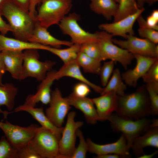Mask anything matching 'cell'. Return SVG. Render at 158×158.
<instances>
[{
    "label": "cell",
    "instance_id": "6da1fadb",
    "mask_svg": "<svg viewBox=\"0 0 158 158\" xmlns=\"http://www.w3.org/2000/svg\"><path fill=\"white\" fill-rule=\"evenodd\" d=\"M115 112L121 116L133 120L150 115V103L145 85L139 86L133 93L117 95Z\"/></svg>",
    "mask_w": 158,
    "mask_h": 158
},
{
    "label": "cell",
    "instance_id": "7a4b0ae2",
    "mask_svg": "<svg viewBox=\"0 0 158 158\" xmlns=\"http://www.w3.org/2000/svg\"><path fill=\"white\" fill-rule=\"evenodd\" d=\"M0 15L7 20L15 38L28 42L37 22L29 12L21 9L10 0H6L0 8Z\"/></svg>",
    "mask_w": 158,
    "mask_h": 158
},
{
    "label": "cell",
    "instance_id": "3957f363",
    "mask_svg": "<svg viewBox=\"0 0 158 158\" xmlns=\"http://www.w3.org/2000/svg\"><path fill=\"white\" fill-rule=\"evenodd\" d=\"M73 0H40L35 19L47 28L60 21L70 11Z\"/></svg>",
    "mask_w": 158,
    "mask_h": 158
},
{
    "label": "cell",
    "instance_id": "277c9868",
    "mask_svg": "<svg viewBox=\"0 0 158 158\" xmlns=\"http://www.w3.org/2000/svg\"><path fill=\"white\" fill-rule=\"evenodd\" d=\"M107 120L110 122L114 130L121 132L125 136L129 150L134 140L150 128L151 122V120L146 117L133 120L123 117L116 113L112 114Z\"/></svg>",
    "mask_w": 158,
    "mask_h": 158
},
{
    "label": "cell",
    "instance_id": "5b68a950",
    "mask_svg": "<svg viewBox=\"0 0 158 158\" xmlns=\"http://www.w3.org/2000/svg\"><path fill=\"white\" fill-rule=\"evenodd\" d=\"M38 50L30 49L25 50L23 52V61L19 80L31 77L41 81L45 78L47 73L55 65L56 62L53 61H40Z\"/></svg>",
    "mask_w": 158,
    "mask_h": 158
},
{
    "label": "cell",
    "instance_id": "8992f818",
    "mask_svg": "<svg viewBox=\"0 0 158 158\" xmlns=\"http://www.w3.org/2000/svg\"><path fill=\"white\" fill-rule=\"evenodd\" d=\"M102 61L110 59L120 63L125 70L134 59L133 54L112 42V35L104 31L97 32Z\"/></svg>",
    "mask_w": 158,
    "mask_h": 158
},
{
    "label": "cell",
    "instance_id": "52a82bcc",
    "mask_svg": "<svg viewBox=\"0 0 158 158\" xmlns=\"http://www.w3.org/2000/svg\"><path fill=\"white\" fill-rule=\"evenodd\" d=\"M59 141L53 132L41 126L29 143L41 158H57L59 154Z\"/></svg>",
    "mask_w": 158,
    "mask_h": 158
},
{
    "label": "cell",
    "instance_id": "ba28073f",
    "mask_svg": "<svg viewBox=\"0 0 158 158\" xmlns=\"http://www.w3.org/2000/svg\"><path fill=\"white\" fill-rule=\"evenodd\" d=\"M80 15L75 13H69L60 21L59 27L62 33L69 35L73 44H82L92 41H97V32L94 33H90L83 29L78 23L80 20Z\"/></svg>",
    "mask_w": 158,
    "mask_h": 158
},
{
    "label": "cell",
    "instance_id": "9c48e42d",
    "mask_svg": "<svg viewBox=\"0 0 158 158\" xmlns=\"http://www.w3.org/2000/svg\"><path fill=\"white\" fill-rule=\"evenodd\" d=\"M75 112L69 113L65 126L59 140V154L57 158H70L75 148L77 129L83 125L81 121H76Z\"/></svg>",
    "mask_w": 158,
    "mask_h": 158
},
{
    "label": "cell",
    "instance_id": "30bf717a",
    "mask_svg": "<svg viewBox=\"0 0 158 158\" xmlns=\"http://www.w3.org/2000/svg\"><path fill=\"white\" fill-rule=\"evenodd\" d=\"M39 127L36 124L23 127L7 120L5 122L0 121V128L7 139L18 149L29 143Z\"/></svg>",
    "mask_w": 158,
    "mask_h": 158
},
{
    "label": "cell",
    "instance_id": "8fae6325",
    "mask_svg": "<svg viewBox=\"0 0 158 158\" xmlns=\"http://www.w3.org/2000/svg\"><path fill=\"white\" fill-rule=\"evenodd\" d=\"M115 44L133 54L158 58V46L149 40L128 35L126 40L112 39Z\"/></svg>",
    "mask_w": 158,
    "mask_h": 158
},
{
    "label": "cell",
    "instance_id": "7c38bea8",
    "mask_svg": "<svg viewBox=\"0 0 158 158\" xmlns=\"http://www.w3.org/2000/svg\"><path fill=\"white\" fill-rule=\"evenodd\" d=\"M49 106L45 114L51 122L56 127H62L64 120L71 108L66 98L63 97L59 89L51 90Z\"/></svg>",
    "mask_w": 158,
    "mask_h": 158
},
{
    "label": "cell",
    "instance_id": "4fadbf2b",
    "mask_svg": "<svg viewBox=\"0 0 158 158\" xmlns=\"http://www.w3.org/2000/svg\"><path fill=\"white\" fill-rule=\"evenodd\" d=\"M143 7L139 8L135 13L112 23L100 24L99 28L113 36H120L126 39L128 35H134L133 27L138 17L145 11Z\"/></svg>",
    "mask_w": 158,
    "mask_h": 158
},
{
    "label": "cell",
    "instance_id": "5bb4252c",
    "mask_svg": "<svg viewBox=\"0 0 158 158\" xmlns=\"http://www.w3.org/2000/svg\"><path fill=\"white\" fill-rule=\"evenodd\" d=\"M86 141L88 147V151L97 156L113 154H118L121 158L131 157L129 150L127 147L126 140L122 134L116 142L106 144H96L90 138H87Z\"/></svg>",
    "mask_w": 158,
    "mask_h": 158
},
{
    "label": "cell",
    "instance_id": "9a60e30c",
    "mask_svg": "<svg viewBox=\"0 0 158 158\" xmlns=\"http://www.w3.org/2000/svg\"><path fill=\"white\" fill-rule=\"evenodd\" d=\"M136 64L133 69H129L121 74L122 78L126 84L136 87L138 80L144 75L158 58L152 57L138 54H133Z\"/></svg>",
    "mask_w": 158,
    "mask_h": 158
},
{
    "label": "cell",
    "instance_id": "2e32d148",
    "mask_svg": "<svg viewBox=\"0 0 158 158\" xmlns=\"http://www.w3.org/2000/svg\"><path fill=\"white\" fill-rule=\"evenodd\" d=\"M56 71L51 70L47 73L45 78L38 86L36 92L28 95L24 104L34 107L39 102L44 104H49L51 98V87L56 80Z\"/></svg>",
    "mask_w": 158,
    "mask_h": 158
},
{
    "label": "cell",
    "instance_id": "e0dca14e",
    "mask_svg": "<svg viewBox=\"0 0 158 158\" xmlns=\"http://www.w3.org/2000/svg\"><path fill=\"white\" fill-rule=\"evenodd\" d=\"M117 95L114 91L107 92L97 97L91 99L96 107L99 121L107 120L115 111L117 105Z\"/></svg>",
    "mask_w": 158,
    "mask_h": 158
},
{
    "label": "cell",
    "instance_id": "ac0fdd59",
    "mask_svg": "<svg viewBox=\"0 0 158 158\" xmlns=\"http://www.w3.org/2000/svg\"><path fill=\"white\" fill-rule=\"evenodd\" d=\"M28 42L60 48L62 45L70 46L73 44L71 41L58 39L51 35L47 28L37 21L32 34Z\"/></svg>",
    "mask_w": 158,
    "mask_h": 158
},
{
    "label": "cell",
    "instance_id": "d6986e66",
    "mask_svg": "<svg viewBox=\"0 0 158 158\" xmlns=\"http://www.w3.org/2000/svg\"><path fill=\"white\" fill-rule=\"evenodd\" d=\"M66 98L71 106H73L82 111L88 123L95 124L98 121H99L91 99L87 97H78L73 93Z\"/></svg>",
    "mask_w": 158,
    "mask_h": 158
},
{
    "label": "cell",
    "instance_id": "ffe728a7",
    "mask_svg": "<svg viewBox=\"0 0 158 158\" xmlns=\"http://www.w3.org/2000/svg\"><path fill=\"white\" fill-rule=\"evenodd\" d=\"M6 71L14 79L19 80L23 61V51L4 50L1 52Z\"/></svg>",
    "mask_w": 158,
    "mask_h": 158
},
{
    "label": "cell",
    "instance_id": "44dd1931",
    "mask_svg": "<svg viewBox=\"0 0 158 158\" xmlns=\"http://www.w3.org/2000/svg\"><path fill=\"white\" fill-rule=\"evenodd\" d=\"M80 66L76 60L64 65L56 73V80L64 77H68L76 79L88 85L96 92L101 94L104 88L89 81L83 75Z\"/></svg>",
    "mask_w": 158,
    "mask_h": 158
},
{
    "label": "cell",
    "instance_id": "7402d4cb",
    "mask_svg": "<svg viewBox=\"0 0 158 158\" xmlns=\"http://www.w3.org/2000/svg\"><path fill=\"white\" fill-rule=\"evenodd\" d=\"M20 111H25L29 113L40 124L41 126L53 132L59 140L61 137L63 127L59 128L54 126L44 112L43 107L35 108L24 104L17 107L13 111L8 113L9 114L10 112Z\"/></svg>",
    "mask_w": 158,
    "mask_h": 158
},
{
    "label": "cell",
    "instance_id": "603a6c76",
    "mask_svg": "<svg viewBox=\"0 0 158 158\" xmlns=\"http://www.w3.org/2000/svg\"><path fill=\"white\" fill-rule=\"evenodd\" d=\"M147 146L158 148V127L150 128L143 135L136 138L131 148L135 155L138 158L144 154L143 149Z\"/></svg>",
    "mask_w": 158,
    "mask_h": 158
},
{
    "label": "cell",
    "instance_id": "cb8c5ba5",
    "mask_svg": "<svg viewBox=\"0 0 158 158\" xmlns=\"http://www.w3.org/2000/svg\"><path fill=\"white\" fill-rule=\"evenodd\" d=\"M47 46L8 37L0 34V52L4 50L23 51L30 49L46 50Z\"/></svg>",
    "mask_w": 158,
    "mask_h": 158
},
{
    "label": "cell",
    "instance_id": "d4e9b609",
    "mask_svg": "<svg viewBox=\"0 0 158 158\" xmlns=\"http://www.w3.org/2000/svg\"><path fill=\"white\" fill-rule=\"evenodd\" d=\"M90 8L95 13L102 15L107 20H111L118 11L119 4L114 0H90Z\"/></svg>",
    "mask_w": 158,
    "mask_h": 158
},
{
    "label": "cell",
    "instance_id": "484cf974",
    "mask_svg": "<svg viewBox=\"0 0 158 158\" xmlns=\"http://www.w3.org/2000/svg\"><path fill=\"white\" fill-rule=\"evenodd\" d=\"M18 92V88L12 83H7L0 85V113H4V111L1 109L3 106H5L9 111L13 109Z\"/></svg>",
    "mask_w": 158,
    "mask_h": 158
},
{
    "label": "cell",
    "instance_id": "4316f807",
    "mask_svg": "<svg viewBox=\"0 0 158 158\" xmlns=\"http://www.w3.org/2000/svg\"><path fill=\"white\" fill-rule=\"evenodd\" d=\"M80 44H73L68 48L60 49L47 47L46 51L58 56L62 60L64 64H67L76 60L80 51Z\"/></svg>",
    "mask_w": 158,
    "mask_h": 158
},
{
    "label": "cell",
    "instance_id": "83f0119b",
    "mask_svg": "<svg viewBox=\"0 0 158 158\" xmlns=\"http://www.w3.org/2000/svg\"><path fill=\"white\" fill-rule=\"evenodd\" d=\"M76 61L85 72L99 74L102 66L100 61L91 58L80 51Z\"/></svg>",
    "mask_w": 158,
    "mask_h": 158
},
{
    "label": "cell",
    "instance_id": "f1b7e54d",
    "mask_svg": "<svg viewBox=\"0 0 158 158\" xmlns=\"http://www.w3.org/2000/svg\"><path fill=\"white\" fill-rule=\"evenodd\" d=\"M112 75L107 85L104 88L101 94L102 95L111 91H115L117 95H122L125 94L127 87L122 81L121 75L119 70L116 68L114 69Z\"/></svg>",
    "mask_w": 158,
    "mask_h": 158
},
{
    "label": "cell",
    "instance_id": "f546056e",
    "mask_svg": "<svg viewBox=\"0 0 158 158\" xmlns=\"http://www.w3.org/2000/svg\"><path fill=\"white\" fill-rule=\"evenodd\" d=\"M135 0H120L117 12L113 22L119 21L136 13L139 9Z\"/></svg>",
    "mask_w": 158,
    "mask_h": 158
},
{
    "label": "cell",
    "instance_id": "4dcf8cb0",
    "mask_svg": "<svg viewBox=\"0 0 158 158\" xmlns=\"http://www.w3.org/2000/svg\"><path fill=\"white\" fill-rule=\"evenodd\" d=\"M146 89L149 95L151 108V114H158V83H146Z\"/></svg>",
    "mask_w": 158,
    "mask_h": 158
},
{
    "label": "cell",
    "instance_id": "1f68e13d",
    "mask_svg": "<svg viewBox=\"0 0 158 158\" xmlns=\"http://www.w3.org/2000/svg\"><path fill=\"white\" fill-rule=\"evenodd\" d=\"M18 150L5 136L1 137L0 140V158H17Z\"/></svg>",
    "mask_w": 158,
    "mask_h": 158
},
{
    "label": "cell",
    "instance_id": "d6a6232c",
    "mask_svg": "<svg viewBox=\"0 0 158 158\" xmlns=\"http://www.w3.org/2000/svg\"><path fill=\"white\" fill-rule=\"evenodd\" d=\"M80 51L101 61L100 49L97 41L86 42L80 45Z\"/></svg>",
    "mask_w": 158,
    "mask_h": 158
},
{
    "label": "cell",
    "instance_id": "836d02e7",
    "mask_svg": "<svg viewBox=\"0 0 158 158\" xmlns=\"http://www.w3.org/2000/svg\"><path fill=\"white\" fill-rule=\"evenodd\" d=\"M76 135L79 139L78 146L75 148L70 158H85L88 150V147L82 131L78 129L76 131Z\"/></svg>",
    "mask_w": 158,
    "mask_h": 158
},
{
    "label": "cell",
    "instance_id": "e575fe53",
    "mask_svg": "<svg viewBox=\"0 0 158 158\" xmlns=\"http://www.w3.org/2000/svg\"><path fill=\"white\" fill-rule=\"evenodd\" d=\"M115 62L113 61L104 62L101 66L99 74L102 85L105 87L113 72Z\"/></svg>",
    "mask_w": 158,
    "mask_h": 158
},
{
    "label": "cell",
    "instance_id": "d590c367",
    "mask_svg": "<svg viewBox=\"0 0 158 158\" xmlns=\"http://www.w3.org/2000/svg\"><path fill=\"white\" fill-rule=\"evenodd\" d=\"M138 32L141 37L147 39L155 44L158 43V31L149 27H140Z\"/></svg>",
    "mask_w": 158,
    "mask_h": 158
},
{
    "label": "cell",
    "instance_id": "8d00e7d4",
    "mask_svg": "<svg viewBox=\"0 0 158 158\" xmlns=\"http://www.w3.org/2000/svg\"><path fill=\"white\" fill-rule=\"evenodd\" d=\"M142 78L146 83H158V60L151 66Z\"/></svg>",
    "mask_w": 158,
    "mask_h": 158
},
{
    "label": "cell",
    "instance_id": "74e56055",
    "mask_svg": "<svg viewBox=\"0 0 158 158\" xmlns=\"http://www.w3.org/2000/svg\"><path fill=\"white\" fill-rule=\"evenodd\" d=\"M17 158H41L28 143L18 150Z\"/></svg>",
    "mask_w": 158,
    "mask_h": 158
},
{
    "label": "cell",
    "instance_id": "f35d334b",
    "mask_svg": "<svg viewBox=\"0 0 158 158\" xmlns=\"http://www.w3.org/2000/svg\"><path fill=\"white\" fill-rule=\"evenodd\" d=\"M90 91V87L88 85L81 82L74 86L73 93L77 96L85 97L88 95Z\"/></svg>",
    "mask_w": 158,
    "mask_h": 158
},
{
    "label": "cell",
    "instance_id": "ab89813d",
    "mask_svg": "<svg viewBox=\"0 0 158 158\" xmlns=\"http://www.w3.org/2000/svg\"><path fill=\"white\" fill-rule=\"evenodd\" d=\"M147 25L151 28L158 30V10H153L151 14L147 18L146 21Z\"/></svg>",
    "mask_w": 158,
    "mask_h": 158
},
{
    "label": "cell",
    "instance_id": "60d3db41",
    "mask_svg": "<svg viewBox=\"0 0 158 158\" xmlns=\"http://www.w3.org/2000/svg\"><path fill=\"white\" fill-rule=\"evenodd\" d=\"M10 0L21 9L29 12L31 0Z\"/></svg>",
    "mask_w": 158,
    "mask_h": 158
},
{
    "label": "cell",
    "instance_id": "b9f144b4",
    "mask_svg": "<svg viewBox=\"0 0 158 158\" xmlns=\"http://www.w3.org/2000/svg\"><path fill=\"white\" fill-rule=\"evenodd\" d=\"M9 31L11 32V28L9 25L2 19L0 15V32L1 34L5 35Z\"/></svg>",
    "mask_w": 158,
    "mask_h": 158
},
{
    "label": "cell",
    "instance_id": "7bdbcfd3",
    "mask_svg": "<svg viewBox=\"0 0 158 158\" xmlns=\"http://www.w3.org/2000/svg\"><path fill=\"white\" fill-rule=\"evenodd\" d=\"M40 0H31L29 12L33 17L35 18L36 7L40 4Z\"/></svg>",
    "mask_w": 158,
    "mask_h": 158
},
{
    "label": "cell",
    "instance_id": "ee69618b",
    "mask_svg": "<svg viewBox=\"0 0 158 158\" xmlns=\"http://www.w3.org/2000/svg\"><path fill=\"white\" fill-rule=\"evenodd\" d=\"M6 71L0 51V85H2V79L3 75Z\"/></svg>",
    "mask_w": 158,
    "mask_h": 158
},
{
    "label": "cell",
    "instance_id": "f6af8a7d",
    "mask_svg": "<svg viewBox=\"0 0 158 158\" xmlns=\"http://www.w3.org/2000/svg\"><path fill=\"white\" fill-rule=\"evenodd\" d=\"M120 157V156L118 154H111L97 156L95 157L96 158H119Z\"/></svg>",
    "mask_w": 158,
    "mask_h": 158
},
{
    "label": "cell",
    "instance_id": "bcb514c9",
    "mask_svg": "<svg viewBox=\"0 0 158 158\" xmlns=\"http://www.w3.org/2000/svg\"><path fill=\"white\" fill-rule=\"evenodd\" d=\"M158 150L155 151L151 154H144L143 155L138 157V158H152L155 155L158 153Z\"/></svg>",
    "mask_w": 158,
    "mask_h": 158
},
{
    "label": "cell",
    "instance_id": "7dc6e473",
    "mask_svg": "<svg viewBox=\"0 0 158 158\" xmlns=\"http://www.w3.org/2000/svg\"><path fill=\"white\" fill-rule=\"evenodd\" d=\"M158 127V119L156 118L153 119L151 121L150 125V128Z\"/></svg>",
    "mask_w": 158,
    "mask_h": 158
},
{
    "label": "cell",
    "instance_id": "c3c4849f",
    "mask_svg": "<svg viewBox=\"0 0 158 158\" xmlns=\"http://www.w3.org/2000/svg\"><path fill=\"white\" fill-rule=\"evenodd\" d=\"M139 8H142L143 7L144 4V0H135Z\"/></svg>",
    "mask_w": 158,
    "mask_h": 158
},
{
    "label": "cell",
    "instance_id": "681fc988",
    "mask_svg": "<svg viewBox=\"0 0 158 158\" xmlns=\"http://www.w3.org/2000/svg\"><path fill=\"white\" fill-rule=\"evenodd\" d=\"M158 1V0H144V3H146L151 6Z\"/></svg>",
    "mask_w": 158,
    "mask_h": 158
},
{
    "label": "cell",
    "instance_id": "f907efd6",
    "mask_svg": "<svg viewBox=\"0 0 158 158\" xmlns=\"http://www.w3.org/2000/svg\"><path fill=\"white\" fill-rule=\"evenodd\" d=\"M6 0H0V9L2 6V5L3 3L6 1Z\"/></svg>",
    "mask_w": 158,
    "mask_h": 158
},
{
    "label": "cell",
    "instance_id": "816d5d0a",
    "mask_svg": "<svg viewBox=\"0 0 158 158\" xmlns=\"http://www.w3.org/2000/svg\"><path fill=\"white\" fill-rule=\"evenodd\" d=\"M116 2H117L118 3H119L120 0H114Z\"/></svg>",
    "mask_w": 158,
    "mask_h": 158
}]
</instances>
